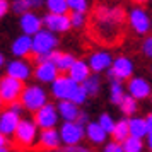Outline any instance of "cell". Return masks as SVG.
I'll return each instance as SVG.
<instances>
[{"mask_svg":"<svg viewBox=\"0 0 152 152\" xmlns=\"http://www.w3.org/2000/svg\"><path fill=\"white\" fill-rule=\"evenodd\" d=\"M70 21L74 28H82L86 24V12H72L70 14Z\"/></svg>","mask_w":152,"mask_h":152,"instance_id":"34","label":"cell"},{"mask_svg":"<svg viewBox=\"0 0 152 152\" xmlns=\"http://www.w3.org/2000/svg\"><path fill=\"white\" fill-rule=\"evenodd\" d=\"M0 151L2 152L9 151V140H7V135H4V133H0Z\"/></svg>","mask_w":152,"mask_h":152,"instance_id":"40","label":"cell"},{"mask_svg":"<svg viewBox=\"0 0 152 152\" xmlns=\"http://www.w3.org/2000/svg\"><path fill=\"white\" fill-rule=\"evenodd\" d=\"M29 9H31L29 0H14L12 2V10L15 14H24V12H28Z\"/></svg>","mask_w":152,"mask_h":152,"instance_id":"33","label":"cell"},{"mask_svg":"<svg viewBox=\"0 0 152 152\" xmlns=\"http://www.w3.org/2000/svg\"><path fill=\"white\" fill-rule=\"evenodd\" d=\"M12 53L17 58H22V56H28L29 53H33V38L26 33L15 38V41L12 43Z\"/></svg>","mask_w":152,"mask_h":152,"instance_id":"19","label":"cell"},{"mask_svg":"<svg viewBox=\"0 0 152 152\" xmlns=\"http://www.w3.org/2000/svg\"><path fill=\"white\" fill-rule=\"evenodd\" d=\"M72 12H87V0H67Z\"/></svg>","mask_w":152,"mask_h":152,"instance_id":"32","label":"cell"},{"mask_svg":"<svg viewBox=\"0 0 152 152\" xmlns=\"http://www.w3.org/2000/svg\"><path fill=\"white\" fill-rule=\"evenodd\" d=\"M79 87H80V82H77L70 75H58L51 82V94L56 99H70L72 101V97L75 96Z\"/></svg>","mask_w":152,"mask_h":152,"instance_id":"3","label":"cell"},{"mask_svg":"<svg viewBox=\"0 0 152 152\" xmlns=\"http://www.w3.org/2000/svg\"><path fill=\"white\" fill-rule=\"evenodd\" d=\"M128 123H130V135L133 137H140L144 138L149 135V128H147V121H145V118H130L128 120Z\"/></svg>","mask_w":152,"mask_h":152,"instance_id":"24","label":"cell"},{"mask_svg":"<svg viewBox=\"0 0 152 152\" xmlns=\"http://www.w3.org/2000/svg\"><path fill=\"white\" fill-rule=\"evenodd\" d=\"M60 137L65 145L80 144V140L86 137V128L79 121H65L60 126Z\"/></svg>","mask_w":152,"mask_h":152,"instance_id":"7","label":"cell"},{"mask_svg":"<svg viewBox=\"0 0 152 152\" xmlns=\"http://www.w3.org/2000/svg\"><path fill=\"white\" fill-rule=\"evenodd\" d=\"M145 121H147V128H149V133H151V132H152V113H149V115H147Z\"/></svg>","mask_w":152,"mask_h":152,"instance_id":"44","label":"cell"},{"mask_svg":"<svg viewBox=\"0 0 152 152\" xmlns=\"http://www.w3.org/2000/svg\"><path fill=\"white\" fill-rule=\"evenodd\" d=\"M104 151L106 152H123V145H121V142H118V140H113L110 144H106Z\"/></svg>","mask_w":152,"mask_h":152,"instance_id":"36","label":"cell"},{"mask_svg":"<svg viewBox=\"0 0 152 152\" xmlns=\"http://www.w3.org/2000/svg\"><path fill=\"white\" fill-rule=\"evenodd\" d=\"M121 145H123V152H140L142 151V147H144L142 138L140 137H133V135H130L126 140H123Z\"/></svg>","mask_w":152,"mask_h":152,"instance_id":"29","label":"cell"},{"mask_svg":"<svg viewBox=\"0 0 152 152\" xmlns=\"http://www.w3.org/2000/svg\"><path fill=\"white\" fill-rule=\"evenodd\" d=\"M86 135L92 144H104L106 142V137H108V132L104 130L103 126L97 123H87L86 126Z\"/></svg>","mask_w":152,"mask_h":152,"instance_id":"22","label":"cell"},{"mask_svg":"<svg viewBox=\"0 0 152 152\" xmlns=\"http://www.w3.org/2000/svg\"><path fill=\"white\" fill-rule=\"evenodd\" d=\"M51 62L55 63L60 72H69V69L72 67V63L75 62V58L70 53H62V51H53V58Z\"/></svg>","mask_w":152,"mask_h":152,"instance_id":"23","label":"cell"},{"mask_svg":"<svg viewBox=\"0 0 152 152\" xmlns=\"http://www.w3.org/2000/svg\"><path fill=\"white\" fill-rule=\"evenodd\" d=\"M125 89L123 86H121V80H118V79H111V94H110V99L111 103L115 104H121V101L125 99Z\"/></svg>","mask_w":152,"mask_h":152,"instance_id":"26","label":"cell"},{"mask_svg":"<svg viewBox=\"0 0 152 152\" xmlns=\"http://www.w3.org/2000/svg\"><path fill=\"white\" fill-rule=\"evenodd\" d=\"M63 151H67V152H86L87 149L82 147V145H79V144H74V145H67Z\"/></svg>","mask_w":152,"mask_h":152,"instance_id":"39","label":"cell"},{"mask_svg":"<svg viewBox=\"0 0 152 152\" xmlns=\"http://www.w3.org/2000/svg\"><path fill=\"white\" fill-rule=\"evenodd\" d=\"M7 75L26 80L31 75V69H29V65L24 60H14V62H10L7 65Z\"/></svg>","mask_w":152,"mask_h":152,"instance_id":"21","label":"cell"},{"mask_svg":"<svg viewBox=\"0 0 152 152\" xmlns=\"http://www.w3.org/2000/svg\"><path fill=\"white\" fill-rule=\"evenodd\" d=\"M21 101L24 104V108L29 111H38L41 106L48 103L46 101V92L39 87V86H29L24 87L21 94Z\"/></svg>","mask_w":152,"mask_h":152,"instance_id":"5","label":"cell"},{"mask_svg":"<svg viewBox=\"0 0 152 152\" xmlns=\"http://www.w3.org/2000/svg\"><path fill=\"white\" fill-rule=\"evenodd\" d=\"M133 2H137V4H144V2H147V0H133Z\"/></svg>","mask_w":152,"mask_h":152,"instance_id":"46","label":"cell"},{"mask_svg":"<svg viewBox=\"0 0 152 152\" xmlns=\"http://www.w3.org/2000/svg\"><path fill=\"white\" fill-rule=\"evenodd\" d=\"M128 22H130L132 29L137 33V34H147L152 28V22L149 19V15L145 10L142 9H132L130 14H128Z\"/></svg>","mask_w":152,"mask_h":152,"instance_id":"9","label":"cell"},{"mask_svg":"<svg viewBox=\"0 0 152 152\" xmlns=\"http://www.w3.org/2000/svg\"><path fill=\"white\" fill-rule=\"evenodd\" d=\"M58 108L55 104L46 103L45 106H41L38 111H34V121L38 123L39 128H55L56 121H58Z\"/></svg>","mask_w":152,"mask_h":152,"instance_id":"8","label":"cell"},{"mask_svg":"<svg viewBox=\"0 0 152 152\" xmlns=\"http://www.w3.org/2000/svg\"><path fill=\"white\" fill-rule=\"evenodd\" d=\"M46 9L48 12H55V14H67L70 10L67 0H46Z\"/></svg>","mask_w":152,"mask_h":152,"instance_id":"27","label":"cell"},{"mask_svg":"<svg viewBox=\"0 0 152 152\" xmlns=\"http://www.w3.org/2000/svg\"><path fill=\"white\" fill-rule=\"evenodd\" d=\"M87 96H89V94H87V91L84 89V86H82V84H80V87L77 89L75 96L72 97V101H74V103H75V104H82L84 101H86V97H87Z\"/></svg>","mask_w":152,"mask_h":152,"instance_id":"35","label":"cell"},{"mask_svg":"<svg viewBox=\"0 0 152 152\" xmlns=\"http://www.w3.org/2000/svg\"><path fill=\"white\" fill-rule=\"evenodd\" d=\"M142 51L145 53V56L152 58V36H149V38L144 39V43H142Z\"/></svg>","mask_w":152,"mask_h":152,"instance_id":"37","label":"cell"},{"mask_svg":"<svg viewBox=\"0 0 152 152\" xmlns=\"http://www.w3.org/2000/svg\"><path fill=\"white\" fill-rule=\"evenodd\" d=\"M56 45H58V38L55 36V33L50 31L48 28L41 29L33 36V55L38 56L51 53V51H55Z\"/></svg>","mask_w":152,"mask_h":152,"instance_id":"2","label":"cell"},{"mask_svg":"<svg viewBox=\"0 0 152 152\" xmlns=\"http://www.w3.org/2000/svg\"><path fill=\"white\" fill-rule=\"evenodd\" d=\"M58 67H56L53 62H43V63H38V67L34 70V77L39 80V82H46V84H51L58 77Z\"/></svg>","mask_w":152,"mask_h":152,"instance_id":"14","label":"cell"},{"mask_svg":"<svg viewBox=\"0 0 152 152\" xmlns=\"http://www.w3.org/2000/svg\"><path fill=\"white\" fill-rule=\"evenodd\" d=\"M125 12L123 9H108L97 5L91 19V36L103 45H116L123 36Z\"/></svg>","mask_w":152,"mask_h":152,"instance_id":"1","label":"cell"},{"mask_svg":"<svg viewBox=\"0 0 152 152\" xmlns=\"http://www.w3.org/2000/svg\"><path fill=\"white\" fill-rule=\"evenodd\" d=\"M120 110H121V113H123L125 116H132L137 111V99L132 94H126L125 99L121 101V104H120Z\"/></svg>","mask_w":152,"mask_h":152,"instance_id":"28","label":"cell"},{"mask_svg":"<svg viewBox=\"0 0 152 152\" xmlns=\"http://www.w3.org/2000/svg\"><path fill=\"white\" fill-rule=\"evenodd\" d=\"M24 80L21 79H15V77H4L2 80H0V101L2 103H12L15 99H19L22 94V91H24V86H22Z\"/></svg>","mask_w":152,"mask_h":152,"instance_id":"4","label":"cell"},{"mask_svg":"<svg viewBox=\"0 0 152 152\" xmlns=\"http://www.w3.org/2000/svg\"><path fill=\"white\" fill-rule=\"evenodd\" d=\"M91 65L89 62H84V60H75V62L72 63V67L69 69V75L72 79H75L77 82L82 84L87 77L91 75Z\"/></svg>","mask_w":152,"mask_h":152,"instance_id":"20","label":"cell"},{"mask_svg":"<svg viewBox=\"0 0 152 152\" xmlns=\"http://www.w3.org/2000/svg\"><path fill=\"white\" fill-rule=\"evenodd\" d=\"M19 24H21L22 33H26V34H29V36H34L38 31H41V26L45 22H43V19H39L36 14H33V12L28 10V12L21 14Z\"/></svg>","mask_w":152,"mask_h":152,"instance_id":"13","label":"cell"},{"mask_svg":"<svg viewBox=\"0 0 152 152\" xmlns=\"http://www.w3.org/2000/svg\"><path fill=\"white\" fill-rule=\"evenodd\" d=\"M147 147H149V149L152 151V132L149 133V135H147Z\"/></svg>","mask_w":152,"mask_h":152,"instance_id":"45","label":"cell"},{"mask_svg":"<svg viewBox=\"0 0 152 152\" xmlns=\"http://www.w3.org/2000/svg\"><path fill=\"white\" fill-rule=\"evenodd\" d=\"M45 2L46 0H29V5H31V9H38V7H41Z\"/></svg>","mask_w":152,"mask_h":152,"instance_id":"43","label":"cell"},{"mask_svg":"<svg viewBox=\"0 0 152 152\" xmlns=\"http://www.w3.org/2000/svg\"><path fill=\"white\" fill-rule=\"evenodd\" d=\"M126 91L135 99H145V97L151 96V92H152L149 82L145 79H142V77H133V79H130L128 80V89Z\"/></svg>","mask_w":152,"mask_h":152,"instance_id":"15","label":"cell"},{"mask_svg":"<svg viewBox=\"0 0 152 152\" xmlns=\"http://www.w3.org/2000/svg\"><path fill=\"white\" fill-rule=\"evenodd\" d=\"M7 10H9V2L7 0H0V15L4 17L7 14Z\"/></svg>","mask_w":152,"mask_h":152,"instance_id":"41","label":"cell"},{"mask_svg":"<svg viewBox=\"0 0 152 152\" xmlns=\"http://www.w3.org/2000/svg\"><path fill=\"white\" fill-rule=\"evenodd\" d=\"M22 108H24V104H22V101H12V103H9V110H12V111H15V113H19L21 115L22 113Z\"/></svg>","mask_w":152,"mask_h":152,"instance_id":"38","label":"cell"},{"mask_svg":"<svg viewBox=\"0 0 152 152\" xmlns=\"http://www.w3.org/2000/svg\"><path fill=\"white\" fill-rule=\"evenodd\" d=\"M111 135H113V138L118 140V142L126 140V138L130 137V123H128V120H120Z\"/></svg>","mask_w":152,"mask_h":152,"instance_id":"25","label":"cell"},{"mask_svg":"<svg viewBox=\"0 0 152 152\" xmlns=\"http://www.w3.org/2000/svg\"><path fill=\"white\" fill-rule=\"evenodd\" d=\"M21 123V120H19V113H15L12 110H7L2 113V116H0V133H4V135H14L15 130H17V126Z\"/></svg>","mask_w":152,"mask_h":152,"instance_id":"12","label":"cell"},{"mask_svg":"<svg viewBox=\"0 0 152 152\" xmlns=\"http://www.w3.org/2000/svg\"><path fill=\"white\" fill-rule=\"evenodd\" d=\"M99 125L103 126L104 130L108 132V133H113V130H115V126H116V123H115V120L110 116V115H101L99 116Z\"/></svg>","mask_w":152,"mask_h":152,"instance_id":"31","label":"cell"},{"mask_svg":"<svg viewBox=\"0 0 152 152\" xmlns=\"http://www.w3.org/2000/svg\"><path fill=\"white\" fill-rule=\"evenodd\" d=\"M56 108H58L60 116H62L65 121H77V118L80 115L79 104H75L74 101H70V99H58Z\"/></svg>","mask_w":152,"mask_h":152,"instance_id":"17","label":"cell"},{"mask_svg":"<svg viewBox=\"0 0 152 152\" xmlns=\"http://www.w3.org/2000/svg\"><path fill=\"white\" fill-rule=\"evenodd\" d=\"M36 133H38V123L36 121H29V120H21V123L15 130L14 137H15V144L22 147V149H28L34 144L36 140Z\"/></svg>","mask_w":152,"mask_h":152,"instance_id":"6","label":"cell"},{"mask_svg":"<svg viewBox=\"0 0 152 152\" xmlns=\"http://www.w3.org/2000/svg\"><path fill=\"white\" fill-rule=\"evenodd\" d=\"M132 74H133V63L125 56H118L113 62V65L108 69V77L118 79V80H126L132 77Z\"/></svg>","mask_w":152,"mask_h":152,"instance_id":"10","label":"cell"},{"mask_svg":"<svg viewBox=\"0 0 152 152\" xmlns=\"http://www.w3.org/2000/svg\"><path fill=\"white\" fill-rule=\"evenodd\" d=\"M60 140H62L60 132H56L55 128H43L39 135V147L46 151H53V149H58Z\"/></svg>","mask_w":152,"mask_h":152,"instance_id":"18","label":"cell"},{"mask_svg":"<svg viewBox=\"0 0 152 152\" xmlns=\"http://www.w3.org/2000/svg\"><path fill=\"white\" fill-rule=\"evenodd\" d=\"M84 89L87 91V94L89 96H96L97 92H99V87H101V82H99V77L96 75H89L86 80L82 82Z\"/></svg>","mask_w":152,"mask_h":152,"instance_id":"30","label":"cell"},{"mask_svg":"<svg viewBox=\"0 0 152 152\" xmlns=\"http://www.w3.org/2000/svg\"><path fill=\"white\" fill-rule=\"evenodd\" d=\"M87 120H89V116H87V113H84V111H80V115H79V118H77V121L80 125H87Z\"/></svg>","mask_w":152,"mask_h":152,"instance_id":"42","label":"cell"},{"mask_svg":"<svg viewBox=\"0 0 152 152\" xmlns=\"http://www.w3.org/2000/svg\"><path fill=\"white\" fill-rule=\"evenodd\" d=\"M45 26L53 31V33H65L72 28V21H70V15L67 14H55V12H48V14L43 17Z\"/></svg>","mask_w":152,"mask_h":152,"instance_id":"11","label":"cell"},{"mask_svg":"<svg viewBox=\"0 0 152 152\" xmlns=\"http://www.w3.org/2000/svg\"><path fill=\"white\" fill-rule=\"evenodd\" d=\"M89 65H91V69H92V72L99 74V72L108 70L113 65V58H111V55L108 51H96V53L91 55Z\"/></svg>","mask_w":152,"mask_h":152,"instance_id":"16","label":"cell"}]
</instances>
